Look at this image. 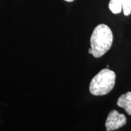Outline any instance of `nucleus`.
Here are the masks:
<instances>
[{
    "instance_id": "nucleus-5",
    "label": "nucleus",
    "mask_w": 131,
    "mask_h": 131,
    "mask_svg": "<svg viewBox=\"0 0 131 131\" xmlns=\"http://www.w3.org/2000/svg\"><path fill=\"white\" fill-rule=\"evenodd\" d=\"M124 0H111L109 4L110 10L114 14H119L123 10Z\"/></svg>"
},
{
    "instance_id": "nucleus-1",
    "label": "nucleus",
    "mask_w": 131,
    "mask_h": 131,
    "mask_svg": "<svg viewBox=\"0 0 131 131\" xmlns=\"http://www.w3.org/2000/svg\"><path fill=\"white\" fill-rule=\"evenodd\" d=\"M113 34L107 25H98L93 31L91 37V46L92 55L100 58L105 54L112 46Z\"/></svg>"
},
{
    "instance_id": "nucleus-3",
    "label": "nucleus",
    "mask_w": 131,
    "mask_h": 131,
    "mask_svg": "<svg viewBox=\"0 0 131 131\" xmlns=\"http://www.w3.org/2000/svg\"><path fill=\"white\" fill-rule=\"evenodd\" d=\"M126 122V118L124 114H119L116 110L112 111L108 115L106 121V130H117L125 125Z\"/></svg>"
},
{
    "instance_id": "nucleus-6",
    "label": "nucleus",
    "mask_w": 131,
    "mask_h": 131,
    "mask_svg": "<svg viewBox=\"0 0 131 131\" xmlns=\"http://www.w3.org/2000/svg\"><path fill=\"white\" fill-rule=\"evenodd\" d=\"M123 10L125 16H129L131 14V0H124Z\"/></svg>"
},
{
    "instance_id": "nucleus-8",
    "label": "nucleus",
    "mask_w": 131,
    "mask_h": 131,
    "mask_svg": "<svg viewBox=\"0 0 131 131\" xmlns=\"http://www.w3.org/2000/svg\"><path fill=\"white\" fill-rule=\"evenodd\" d=\"M66 1H68V2H72L74 0H64Z\"/></svg>"
},
{
    "instance_id": "nucleus-9",
    "label": "nucleus",
    "mask_w": 131,
    "mask_h": 131,
    "mask_svg": "<svg viewBox=\"0 0 131 131\" xmlns=\"http://www.w3.org/2000/svg\"><path fill=\"white\" fill-rule=\"evenodd\" d=\"M109 65H107V68L109 69Z\"/></svg>"
},
{
    "instance_id": "nucleus-7",
    "label": "nucleus",
    "mask_w": 131,
    "mask_h": 131,
    "mask_svg": "<svg viewBox=\"0 0 131 131\" xmlns=\"http://www.w3.org/2000/svg\"><path fill=\"white\" fill-rule=\"evenodd\" d=\"M89 53H90V54H92V50L91 47V48L89 49Z\"/></svg>"
},
{
    "instance_id": "nucleus-2",
    "label": "nucleus",
    "mask_w": 131,
    "mask_h": 131,
    "mask_svg": "<svg viewBox=\"0 0 131 131\" xmlns=\"http://www.w3.org/2000/svg\"><path fill=\"white\" fill-rule=\"evenodd\" d=\"M116 75L109 69H104L99 72L89 85V91L93 95L101 96L109 94L114 88Z\"/></svg>"
},
{
    "instance_id": "nucleus-4",
    "label": "nucleus",
    "mask_w": 131,
    "mask_h": 131,
    "mask_svg": "<svg viewBox=\"0 0 131 131\" xmlns=\"http://www.w3.org/2000/svg\"><path fill=\"white\" fill-rule=\"evenodd\" d=\"M117 105L123 108L127 114L131 115V92H127L119 96L117 101Z\"/></svg>"
}]
</instances>
